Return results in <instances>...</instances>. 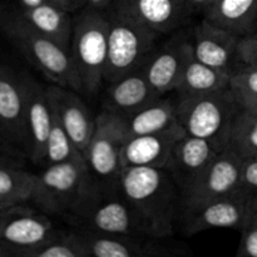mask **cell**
Here are the masks:
<instances>
[{"label": "cell", "instance_id": "obj_1", "mask_svg": "<svg viewBox=\"0 0 257 257\" xmlns=\"http://www.w3.org/2000/svg\"><path fill=\"white\" fill-rule=\"evenodd\" d=\"M119 188L155 237L173 236L182 206V193L165 168H124Z\"/></svg>", "mask_w": 257, "mask_h": 257}, {"label": "cell", "instance_id": "obj_2", "mask_svg": "<svg viewBox=\"0 0 257 257\" xmlns=\"http://www.w3.org/2000/svg\"><path fill=\"white\" fill-rule=\"evenodd\" d=\"M64 221L89 232L155 237L120 188H104L94 178Z\"/></svg>", "mask_w": 257, "mask_h": 257}, {"label": "cell", "instance_id": "obj_3", "mask_svg": "<svg viewBox=\"0 0 257 257\" xmlns=\"http://www.w3.org/2000/svg\"><path fill=\"white\" fill-rule=\"evenodd\" d=\"M3 34L50 83L82 93L70 48L33 29L10 7H4Z\"/></svg>", "mask_w": 257, "mask_h": 257}, {"label": "cell", "instance_id": "obj_4", "mask_svg": "<svg viewBox=\"0 0 257 257\" xmlns=\"http://www.w3.org/2000/svg\"><path fill=\"white\" fill-rule=\"evenodd\" d=\"M175 102L178 122L187 135L202 138L220 151L227 148L242 110L228 88L205 94H175Z\"/></svg>", "mask_w": 257, "mask_h": 257}, {"label": "cell", "instance_id": "obj_5", "mask_svg": "<svg viewBox=\"0 0 257 257\" xmlns=\"http://www.w3.org/2000/svg\"><path fill=\"white\" fill-rule=\"evenodd\" d=\"M70 52L83 95H97L105 82L108 58L107 13L82 8L74 13Z\"/></svg>", "mask_w": 257, "mask_h": 257}, {"label": "cell", "instance_id": "obj_6", "mask_svg": "<svg viewBox=\"0 0 257 257\" xmlns=\"http://www.w3.org/2000/svg\"><path fill=\"white\" fill-rule=\"evenodd\" d=\"M105 13L108 19V58L104 83H107L143 68L163 37L146 28L115 5Z\"/></svg>", "mask_w": 257, "mask_h": 257}, {"label": "cell", "instance_id": "obj_7", "mask_svg": "<svg viewBox=\"0 0 257 257\" xmlns=\"http://www.w3.org/2000/svg\"><path fill=\"white\" fill-rule=\"evenodd\" d=\"M92 178L84 160L44 166L35 173L30 203L52 217L64 220L79 202Z\"/></svg>", "mask_w": 257, "mask_h": 257}, {"label": "cell", "instance_id": "obj_8", "mask_svg": "<svg viewBox=\"0 0 257 257\" xmlns=\"http://www.w3.org/2000/svg\"><path fill=\"white\" fill-rule=\"evenodd\" d=\"M128 138L123 115L102 109L97 114L95 130L84 152V161L95 182L104 188H119L122 156Z\"/></svg>", "mask_w": 257, "mask_h": 257}, {"label": "cell", "instance_id": "obj_9", "mask_svg": "<svg viewBox=\"0 0 257 257\" xmlns=\"http://www.w3.org/2000/svg\"><path fill=\"white\" fill-rule=\"evenodd\" d=\"M28 203L0 210V245L9 248L15 257H28L60 231L52 216Z\"/></svg>", "mask_w": 257, "mask_h": 257}, {"label": "cell", "instance_id": "obj_10", "mask_svg": "<svg viewBox=\"0 0 257 257\" xmlns=\"http://www.w3.org/2000/svg\"><path fill=\"white\" fill-rule=\"evenodd\" d=\"M191 55L192 40L186 29L181 28L162 38L143 65L146 77L158 94H173Z\"/></svg>", "mask_w": 257, "mask_h": 257}, {"label": "cell", "instance_id": "obj_11", "mask_svg": "<svg viewBox=\"0 0 257 257\" xmlns=\"http://www.w3.org/2000/svg\"><path fill=\"white\" fill-rule=\"evenodd\" d=\"M243 158L230 148L221 151L205 172L182 195L181 207H192L240 193Z\"/></svg>", "mask_w": 257, "mask_h": 257}, {"label": "cell", "instance_id": "obj_12", "mask_svg": "<svg viewBox=\"0 0 257 257\" xmlns=\"http://www.w3.org/2000/svg\"><path fill=\"white\" fill-rule=\"evenodd\" d=\"M246 217L247 198L238 193L192 207H181L177 227L186 236L197 235L213 228L241 231L246 225Z\"/></svg>", "mask_w": 257, "mask_h": 257}, {"label": "cell", "instance_id": "obj_13", "mask_svg": "<svg viewBox=\"0 0 257 257\" xmlns=\"http://www.w3.org/2000/svg\"><path fill=\"white\" fill-rule=\"evenodd\" d=\"M23 83L25 94L27 156L30 162L42 167L53 124V110L47 95V85L38 82L28 72H23Z\"/></svg>", "mask_w": 257, "mask_h": 257}, {"label": "cell", "instance_id": "obj_14", "mask_svg": "<svg viewBox=\"0 0 257 257\" xmlns=\"http://www.w3.org/2000/svg\"><path fill=\"white\" fill-rule=\"evenodd\" d=\"M87 257H162L181 255L166 242L167 238L89 232L77 230Z\"/></svg>", "mask_w": 257, "mask_h": 257}, {"label": "cell", "instance_id": "obj_15", "mask_svg": "<svg viewBox=\"0 0 257 257\" xmlns=\"http://www.w3.org/2000/svg\"><path fill=\"white\" fill-rule=\"evenodd\" d=\"M47 95L53 113L84 157L94 133L97 114H93L78 90L50 83Z\"/></svg>", "mask_w": 257, "mask_h": 257}, {"label": "cell", "instance_id": "obj_16", "mask_svg": "<svg viewBox=\"0 0 257 257\" xmlns=\"http://www.w3.org/2000/svg\"><path fill=\"white\" fill-rule=\"evenodd\" d=\"M191 40L193 57L216 69L232 74L241 64L237 53L240 37L205 18L193 25Z\"/></svg>", "mask_w": 257, "mask_h": 257}, {"label": "cell", "instance_id": "obj_17", "mask_svg": "<svg viewBox=\"0 0 257 257\" xmlns=\"http://www.w3.org/2000/svg\"><path fill=\"white\" fill-rule=\"evenodd\" d=\"M220 152L212 143L185 133L173 146L165 170L172 176L183 195Z\"/></svg>", "mask_w": 257, "mask_h": 257}, {"label": "cell", "instance_id": "obj_18", "mask_svg": "<svg viewBox=\"0 0 257 257\" xmlns=\"http://www.w3.org/2000/svg\"><path fill=\"white\" fill-rule=\"evenodd\" d=\"M23 72L0 62V135L27 153Z\"/></svg>", "mask_w": 257, "mask_h": 257}, {"label": "cell", "instance_id": "obj_19", "mask_svg": "<svg viewBox=\"0 0 257 257\" xmlns=\"http://www.w3.org/2000/svg\"><path fill=\"white\" fill-rule=\"evenodd\" d=\"M113 5L162 37L185 27L192 17L186 0H115Z\"/></svg>", "mask_w": 257, "mask_h": 257}, {"label": "cell", "instance_id": "obj_20", "mask_svg": "<svg viewBox=\"0 0 257 257\" xmlns=\"http://www.w3.org/2000/svg\"><path fill=\"white\" fill-rule=\"evenodd\" d=\"M102 92V109L120 115L131 114L161 97L147 79L143 68L104 83Z\"/></svg>", "mask_w": 257, "mask_h": 257}, {"label": "cell", "instance_id": "obj_21", "mask_svg": "<svg viewBox=\"0 0 257 257\" xmlns=\"http://www.w3.org/2000/svg\"><path fill=\"white\" fill-rule=\"evenodd\" d=\"M185 133L182 125L178 123L161 132L128 136L123 148V166L124 168H165L173 146Z\"/></svg>", "mask_w": 257, "mask_h": 257}, {"label": "cell", "instance_id": "obj_22", "mask_svg": "<svg viewBox=\"0 0 257 257\" xmlns=\"http://www.w3.org/2000/svg\"><path fill=\"white\" fill-rule=\"evenodd\" d=\"M12 9L33 29L70 48L73 27H74V13L49 0L32 9L17 10L14 8Z\"/></svg>", "mask_w": 257, "mask_h": 257}, {"label": "cell", "instance_id": "obj_23", "mask_svg": "<svg viewBox=\"0 0 257 257\" xmlns=\"http://www.w3.org/2000/svg\"><path fill=\"white\" fill-rule=\"evenodd\" d=\"M202 18L243 37L256 32L257 0H212Z\"/></svg>", "mask_w": 257, "mask_h": 257}, {"label": "cell", "instance_id": "obj_24", "mask_svg": "<svg viewBox=\"0 0 257 257\" xmlns=\"http://www.w3.org/2000/svg\"><path fill=\"white\" fill-rule=\"evenodd\" d=\"M161 95L128 115H123L128 136L148 135L178 124L175 97Z\"/></svg>", "mask_w": 257, "mask_h": 257}, {"label": "cell", "instance_id": "obj_25", "mask_svg": "<svg viewBox=\"0 0 257 257\" xmlns=\"http://www.w3.org/2000/svg\"><path fill=\"white\" fill-rule=\"evenodd\" d=\"M231 74L218 70L192 55L186 63L173 94H205L227 89Z\"/></svg>", "mask_w": 257, "mask_h": 257}, {"label": "cell", "instance_id": "obj_26", "mask_svg": "<svg viewBox=\"0 0 257 257\" xmlns=\"http://www.w3.org/2000/svg\"><path fill=\"white\" fill-rule=\"evenodd\" d=\"M35 183V173L24 167L0 166V202L9 207L30 202Z\"/></svg>", "mask_w": 257, "mask_h": 257}, {"label": "cell", "instance_id": "obj_27", "mask_svg": "<svg viewBox=\"0 0 257 257\" xmlns=\"http://www.w3.org/2000/svg\"><path fill=\"white\" fill-rule=\"evenodd\" d=\"M83 160H84V157H83L82 152L78 150V147L74 145L67 131L63 128L62 123L53 113L52 130H50L49 138H48L44 162H43L42 167L55 165V163Z\"/></svg>", "mask_w": 257, "mask_h": 257}, {"label": "cell", "instance_id": "obj_28", "mask_svg": "<svg viewBox=\"0 0 257 257\" xmlns=\"http://www.w3.org/2000/svg\"><path fill=\"white\" fill-rule=\"evenodd\" d=\"M228 89L241 109L257 113V67L241 63L231 74Z\"/></svg>", "mask_w": 257, "mask_h": 257}, {"label": "cell", "instance_id": "obj_29", "mask_svg": "<svg viewBox=\"0 0 257 257\" xmlns=\"http://www.w3.org/2000/svg\"><path fill=\"white\" fill-rule=\"evenodd\" d=\"M227 148L241 158L253 157L257 153V113L241 110L231 132Z\"/></svg>", "mask_w": 257, "mask_h": 257}, {"label": "cell", "instance_id": "obj_30", "mask_svg": "<svg viewBox=\"0 0 257 257\" xmlns=\"http://www.w3.org/2000/svg\"><path fill=\"white\" fill-rule=\"evenodd\" d=\"M28 257H87L82 240L74 228L60 230L54 237L34 248Z\"/></svg>", "mask_w": 257, "mask_h": 257}, {"label": "cell", "instance_id": "obj_31", "mask_svg": "<svg viewBox=\"0 0 257 257\" xmlns=\"http://www.w3.org/2000/svg\"><path fill=\"white\" fill-rule=\"evenodd\" d=\"M240 193L246 198L257 195V157L243 160L241 170Z\"/></svg>", "mask_w": 257, "mask_h": 257}, {"label": "cell", "instance_id": "obj_32", "mask_svg": "<svg viewBox=\"0 0 257 257\" xmlns=\"http://www.w3.org/2000/svg\"><path fill=\"white\" fill-rule=\"evenodd\" d=\"M28 156L24 151L0 135V166L24 167Z\"/></svg>", "mask_w": 257, "mask_h": 257}, {"label": "cell", "instance_id": "obj_33", "mask_svg": "<svg viewBox=\"0 0 257 257\" xmlns=\"http://www.w3.org/2000/svg\"><path fill=\"white\" fill-rule=\"evenodd\" d=\"M237 53L242 64L257 67V32L240 37Z\"/></svg>", "mask_w": 257, "mask_h": 257}, {"label": "cell", "instance_id": "obj_34", "mask_svg": "<svg viewBox=\"0 0 257 257\" xmlns=\"http://www.w3.org/2000/svg\"><path fill=\"white\" fill-rule=\"evenodd\" d=\"M237 257H257V223L246 225L241 230Z\"/></svg>", "mask_w": 257, "mask_h": 257}, {"label": "cell", "instance_id": "obj_35", "mask_svg": "<svg viewBox=\"0 0 257 257\" xmlns=\"http://www.w3.org/2000/svg\"><path fill=\"white\" fill-rule=\"evenodd\" d=\"M186 2H187L191 15H196V14L203 15V13H205V10L207 9L208 5L212 3V0H186Z\"/></svg>", "mask_w": 257, "mask_h": 257}, {"label": "cell", "instance_id": "obj_36", "mask_svg": "<svg viewBox=\"0 0 257 257\" xmlns=\"http://www.w3.org/2000/svg\"><path fill=\"white\" fill-rule=\"evenodd\" d=\"M114 3L115 0H84V7L83 8L99 10V12H107Z\"/></svg>", "mask_w": 257, "mask_h": 257}, {"label": "cell", "instance_id": "obj_37", "mask_svg": "<svg viewBox=\"0 0 257 257\" xmlns=\"http://www.w3.org/2000/svg\"><path fill=\"white\" fill-rule=\"evenodd\" d=\"M49 2L54 3V4L59 5V7L64 8L72 13H77L78 10L84 7V0H49Z\"/></svg>", "mask_w": 257, "mask_h": 257}, {"label": "cell", "instance_id": "obj_38", "mask_svg": "<svg viewBox=\"0 0 257 257\" xmlns=\"http://www.w3.org/2000/svg\"><path fill=\"white\" fill-rule=\"evenodd\" d=\"M251 223H257V195L251 198H247V217H246V225H251Z\"/></svg>", "mask_w": 257, "mask_h": 257}, {"label": "cell", "instance_id": "obj_39", "mask_svg": "<svg viewBox=\"0 0 257 257\" xmlns=\"http://www.w3.org/2000/svg\"><path fill=\"white\" fill-rule=\"evenodd\" d=\"M45 2H48V0H13V4L9 5V7L14 8L17 10H27L38 7V5L43 4Z\"/></svg>", "mask_w": 257, "mask_h": 257}, {"label": "cell", "instance_id": "obj_40", "mask_svg": "<svg viewBox=\"0 0 257 257\" xmlns=\"http://www.w3.org/2000/svg\"><path fill=\"white\" fill-rule=\"evenodd\" d=\"M3 19H4V10H3V5H0V34L3 33Z\"/></svg>", "mask_w": 257, "mask_h": 257}, {"label": "cell", "instance_id": "obj_41", "mask_svg": "<svg viewBox=\"0 0 257 257\" xmlns=\"http://www.w3.org/2000/svg\"><path fill=\"white\" fill-rule=\"evenodd\" d=\"M2 208H5V206H4V205H3V203H2V202H0V210H2Z\"/></svg>", "mask_w": 257, "mask_h": 257}, {"label": "cell", "instance_id": "obj_42", "mask_svg": "<svg viewBox=\"0 0 257 257\" xmlns=\"http://www.w3.org/2000/svg\"><path fill=\"white\" fill-rule=\"evenodd\" d=\"M253 157H257V153H256V155H255V156H253ZM250 158H251V157H250Z\"/></svg>", "mask_w": 257, "mask_h": 257}]
</instances>
